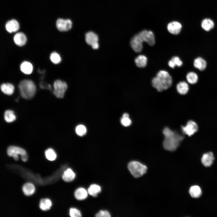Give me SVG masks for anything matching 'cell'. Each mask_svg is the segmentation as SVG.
<instances>
[{
  "label": "cell",
  "instance_id": "1",
  "mask_svg": "<svg viewBox=\"0 0 217 217\" xmlns=\"http://www.w3.org/2000/svg\"><path fill=\"white\" fill-rule=\"evenodd\" d=\"M162 133L164 136L163 143L164 148L169 151L175 150L178 147L184 137L173 131L168 127L165 128Z\"/></svg>",
  "mask_w": 217,
  "mask_h": 217
},
{
  "label": "cell",
  "instance_id": "2",
  "mask_svg": "<svg viewBox=\"0 0 217 217\" xmlns=\"http://www.w3.org/2000/svg\"><path fill=\"white\" fill-rule=\"evenodd\" d=\"M172 79L169 73L164 70L160 71L156 77L152 80L153 86L159 92L169 88L171 86Z\"/></svg>",
  "mask_w": 217,
  "mask_h": 217
},
{
  "label": "cell",
  "instance_id": "3",
  "mask_svg": "<svg viewBox=\"0 0 217 217\" xmlns=\"http://www.w3.org/2000/svg\"><path fill=\"white\" fill-rule=\"evenodd\" d=\"M18 87L21 96L27 99H31L35 95L36 86L34 83L31 80H24L19 83Z\"/></svg>",
  "mask_w": 217,
  "mask_h": 217
},
{
  "label": "cell",
  "instance_id": "4",
  "mask_svg": "<svg viewBox=\"0 0 217 217\" xmlns=\"http://www.w3.org/2000/svg\"><path fill=\"white\" fill-rule=\"evenodd\" d=\"M128 168L132 175L135 178H139L146 173V166L136 161H132L128 164Z\"/></svg>",
  "mask_w": 217,
  "mask_h": 217
},
{
  "label": "cell",
  "instance_id": "5",
  "mask_svg": "<svg viewBox=\"0 0 217 217\" xmlns=\"http://www.w3.org/2000/svg\"><path fill=\"white\" fill-rule=\"evenodd\" d=\"M7 153L9 156H12L16 161L18 159V155L21 156V159L24 162H26L27 159V156L26 151L23 149L14 146H9L7 149Z\"/></svg>",
  "mask_w": 217,
  "mask_h": 217
},
{
  "label": "cell",
  "instance_id": "6",
  "mask_svg": "<svg viewBox=\"0 0 217 217\" xmlns=\"http://www.w3.org/2000/svg\"><path fill=\"white\" fill-rule=\"evenodd\" d=\"M67 87V84L65 82L59 80H55L53 83L54 95L58 98H63Z\"/></svg>",
  "mask_w": 217,
  "mask_h": 217
},
{
  "label": "cell",
  "instance_id": "7",
  "mask_svg": "<svg viewBox=\"0 0 217 217\" xmlns=\"http://www.w3.org/2000/svg\"><path fill=\"white\" fill-rule=\"evenodd\" d=\"M85 41L86 43L91 46L94 49L99 48L98 37L97 35L92 31L87 32L85 34Z\"/></svg>",
  "mask_w": 217,
  "mask_h": 217
},
{
  "label": "cell",
  "instance_id": "8",
  "mask_svg": "<svg viewBox=\"0 0 217 217\" xmlns=\"http://www.w3.org/2000/svg\"><path fill=\"white\" fill-rule=\"evenodd\" d=\"M197 124L192 120L188 121L185 126L181 127L182 131L184 134L190 137L193 135L198 130Z\"/></svg>",
  "mask_w": 217,
  "mask_h": 217
},
{
  "label": "cell",
  "instance_id": "9",
  "mask_svg": "<svg viewBox=\"0 0 217 217\" xmlns=\"http://www.w3.org/2000/svg\"><path fill=\"white\" fill-rule=\"evenodd\" d=\"M72 23L69 19H58L56 22V27L60 31H67L72 28Z\"/></svg>",
  "mask_w": 217,
  "mask_h": 217
},
{
  "label": "cell",
  "instance_id": "10",
  "mask_svg": "<svg viewBox=\"0 0 217 217\" xmlns=\"http://www.w3.org/2000/svg\"><path fill=\"white\" fill-rule=\"evenodd\" d=\"M144 42L139 33L134 36L131 39L130 44L133 50L137 52H141L143 48Z\"/></svg>",
  "mask_w": 217,
  "mask_h": 217
},
{
  "label": "cell",
  "instance_id": "11",
  "mask_svg": "<svg viewBox=\"0 0 217 217\" xmlns=\"http://www.w3.org/2000/svg\"><path fill=\"white\" fill-rule=\"evenodd\" d=\"M144 42L151 46L155 43V38L153 33L151 31L144 30L139 33Z\"/></svg>",
  "mask_w": 217,
  "mask_h": 217
},
{
  "label": "cell",
  "instance_id": "12",
  "mask_svg": "<svg viewBox=\"0 0 217 217\" xmlns=\"http://www.w3.org/2000/svg\"><path fill=\"white\" fill-rule=\"evenodd\" d=\"M167 29L171 33L174 35H177L180 32L182 26L181 24L177 21H172L169 23L167 25Z\"/></svg>",
  "mask_w": 217,
  "mask_h": 217
},
{
  "label": "cell",
  "instance_id": "13",
  "mask_svg": "<svg viewBox=\"0 0 217 217\" xmlns=\"http://www.w3.org/2000/svg\"><path fill=\"white\" fill-rule=\"evenodd\" d=\"M214 159V158L213 153L212 152H209L203 154L201 161L204 166L208 167L212 165Z\"/></svg>",
  "mask_w": 217,
  "mask_h": 217
},
{
  "label": "cell",
  "instance_id": "14",
  "mask_svg": "<svg viewBox=\"0 0 217 217\" xmlns=\"http://www.w3.org/2000/svg\"><path fill=\"white\" fill-rule=\"evenodd\" d=\"M19 23L15 19H11L9 20L5 24L6 29L10 33L17 31L19 29Z\"/></svg>",
  "mask_w": 217,
  "mask_h": 217
},
{
  "label": "cell",
  "instance_id": "15",
  "mask_svg": "<svg viewBox=\"0 0 217 217\" xmlns=\"http://www.w3.org/2000/svg\"><path fill=\"white\" fill-rule=\"evenodd\" d=\"M14 41L15 43L19 46H23L26 43L27 38L26 35L22 32H18L14 36Z\"/></svg>",
  "mask_w": 217,
  "mask_h": 217
},
{
  "label": "cell",
  "instance_id": "16",
  "mask_svg": "<svg viewBox=\"0 0 217 217\" xmlns=\"http://www.w3.org/2000/svg\"><path fill=\"white\" fill-rule=\"evenodd\" d=\"M194 67L201 71H203L206 66V63L203 58L198 57L195 59L193 62Z\"/></svg>",
  "mask_w": 217,
  "mask_h": 217
},
{
  "label": "cell",
  "instance_id": "17",
  "mask_svg": "<svg viewBox=\"0 0 217 217\" xmlns=\"http://www.w3.org/2000/svg\"><path fill=\"white\" fill-rule=\"evenodd\" d=\"M75 174L70 168L67 169L63 173L62 176L63 180L67 182L72 181L75 178Z\"/></svg>",
  "mask_w": 217,
  "mask_h": 217
},
{
  "label": "cell",
  "instance_id": "18",
  "mask_svg": "<svg viewBox=\"0 0 217 217\" xmlns=\"http://www.w3.org/2000/svg\"><path fill=\"white\" fill-rule=\"evenodd\" d=\"M176 89L179 93L184 95L187 93L189 90V87L187 83L184 81H181L177 84Z\"/></svg>",
  "mask_w": 217,
  "mask_h": 217
},
{
  "label": "cell",
  "instance_id": "19",
  "mask_svg": "<svg viewBox=\"0 0 217 217\" xmlns=\"http://www.w3.org/2000/svg\"><path fill=\"white\" fill-rule=\"evenodd\" d=\"M1 90L4 94L10 95L13 94L14 90V87L9 83H3L1 85Z\"/></svg>",
  "mask_w": 217,
  "mask_h": 217
},
{
  "label": "cell",
  "instance_id": "20",
  "mask_svg": "<svg viewBox=\"0 0 217 217\" xmlns=\"http://www.w3.org/2000/svg\"><path fill=\"white\" fill-rule=\"evenodd\" d=\"M20 69L24 73L29 74L32 72L33 66L30 62L27 61H24L20 64Z\"/></svg>",
  "mask_w": 217,
  "mask_h": 217
},
{
  "label": "cell",
  "instance_id": "21",
  "mask_svg": "<svg viewBox=\"0 0 217 217\" xmlns=\"http://www.w3.org/2000/svg\"><path fill=\"white\" fill-rule=\"evenodd\" d=\"M75 198L79 200H83L87 196V192L84 188L80 187L76 190L74 192Z\"/></svg>",
  "mask_w": 217,
  "mask_h": 217
},
{
  "label": "cell",
  "instance_id": "22",
  "mask_svg": "<svg viewBox=\"0 0 217 217\" xmlns=\"http://www.w3.org/2000/svg\"><path fill=\"white\" fill-rule=\"evenodd\" d=\"M147 61V57L143 55H139L135 59L137 66L140 68H144L146 65Z\"/></svg>",
  "mask_w": 217,
  "mask_h": 217
},
{
  "label": "cell",
  "instance_id": "23",
  "mask_svg": "<svg viewBox=\"0 0 217 217\" xmlns=\"http://www.w3.org/2000/svg\"><path fill=\"white\" fill-rule=\"evenodd\" d=\"M22 190L24 194L25 195L29 196L32 195L34 193L35 188L33 184L27 183L23 185Z\"/></svg>",
  "mask_w": 217,
  "mask_h": 217
},
{
  "label": "cell",
  "instance_id": "24",
  "mask_svg": "<svg viewBox=\"0 0 217 217\" xmlns=\"http://www.w3.org/2000/svg\"><path fill=\"white\" fill-rule=\"evenodd\" d=\"M189 193L192 197L198 198L201 196L202 194V190L199 186L194 185L190 187L189 190Z\"/></svg>",
  "mask_w": 217,
  "mask_h": 217
},
{
  "label": "cell",
  "instance_id": "25",
  "mask_svg": "<svg viewBox=\"0 0 217 217\" xmlns=\"http://www.w3.org/2000/svg\"><path fill=\"white\" fill-rule=\"evenodd\" d=\"M213 21L210 19L206 18L204 19L201 23V27L205 30L208 31L214 27Z\"/></svg>",
  "mask_w": 217,
  "mask_h": 217
},
{
  "label": "cell",
  "instance_id": "26",
  "mask_svg": "<svg viewBox=\"0 0 217 217\" xmlns=\"http://www.w3.org/2000/svg\"><path fill=\"white\" fill-rule=\"evenodd\" d=\"M101 191V188L98 185L94 184L91 185L88 190V193L91 195L96 197L97 194Z\"/></svg>",
  "mask_w": 217,
  "mask_h": 217
},
{
  "label": "cell",
  "instance_id": "27",
  "mask_svg": "<svg viewBox=\"0 0 217 217\" xmlns=\"http://www.w3.org/2000/svg\"><path fill=\"white\" fill-rule=\"evenodd\" d=\"M52 203L48 199H42L40 201L39 206L40 209L43 211H46L50 208Z\"/></svg>",
  "mask_w": 217,
  "mask_h": 217
},
{
  "label": "cell",
  "instance_id": "28",
  "mask_svg": "<svg viewBox=\"0 0 217 217\" xmlns=\"http://www.w3.org/2000/svg\"><path fill=\"white\" fill-rule=\"evenodd\" d=\"M183 64L182 61L178 56L173 57L168 62V65L171 68H174L175 66H181Z\"/></svg>",
  "mask_w": 217,
  "mask_h": 217
},
{
  "label": "cell",
  "instance_id": "29",
  "mask_svg": "<svg viewBox=\"0 0 217 217\" xmlns=\"http://www.w3.org/2000/svg\"><path fill=\"white\" fill-rule=\"evenodd\" d=\"M4 119L7 122L10 123L15 120L16 117L13 111L8 110L5 112Z\"/></svg>",
  "mask_w": 217,
  "mask_h": 217
},
{
  "label": "cell",
  "instance_id": "30",
  "mask_svg": "<svg viewBox=\"0 0 217 217\" xmlns=\"http://www.w3.org/2000/svg\"><path fill=\"white\" fill-rule=\"evenodd\" d=\"M186 77L187 82L191 84L196 83L198 80V75L194 72H190L188 73Z\"/></svg>",
  "mask_w": 217,
  "mask_h": 217
},
{
  "label": "cell",
  "instance_id": "31",
  "mask_svg": "<svg viewBox=\"0 0 217 217\" xmlns=\"http://www.w3.org/2000/svg\"><path fill=\"white\" fill-rule=\"evenodd\" d=\"M121 123L122 125L125 127L130 126L131 124V121L129 118L128 113H124L121 119Z\"/></svg>",
  "mask_w": 217,
  "mask_h": 217
},
{
  "label": "cell",
  "instance_id": "32",
  "mask_svg": "<svg viewBox=\"0 0 217 217\" xmlns=\"http://www.w3.org/2000/svg\"><path fill=\"white\" fill-rule=\"evenodd\" d=\"M46 158L50 161H53L56 157V155L54 150L51 148L47 149L45 152Z\"/></svg>",
  "mask_w": 217,
  "mask_h": 217
},
{
  "label": "cell",
  "instance_id": "33",
  "mask_svg": "<svg viewBox=\"0 0 217 217\" xmlns=\"http://www.w3.org/2000/svg\"><path fill=\"white\" fill-rule=\"evenodd\" d=\"M51 61L55 64H58L60 62L61 59L59 54L56 52L51 53L50 55Z\"/></svg>",
  "mask_w": 217,
  "mask_h": 217
},
{
  "label": "cell",
  "instance_id": "34",
  "mask_svg": "<svg viewBox=\"0 0 217 217\" xmlns=\"http://www.w3.org/2000/svg\"><path fill=\"white\" fill-rule=\"evenodd\" d=\"M75 131L76 134L80 136H82L86 134V127L82 124H80L76 127Z\"/></svg>",
  "mask_w": 217,
  "mask_h": 217
},
{
  "label": "cell",
  "instance_id": "35",
  "mask_svg": "<svg viewBox=\"0 0 217 217\" xmlns=\"http://www.w3.org/2000/svg\"><path fill=\"white\" fill-rule=\"evenodd\" d=\"M69 215L71 217H80L81 216L80 211L75 208H71L70 209Z\"/></svg>",
  "mask_w": 217,
  "mask_h": 217
},
{
  "label": "cell",
  "instance_id": "36",
  "mask_svg": "<svg viewBox=\"0 0 217 217\" xmlns=\"http://www.w3.org/2000/svg\"><path fill=\"white\" fill-rule=\"evenodd\" d=\"M95 216L97 217H110L111 215L108 211L106 210H101L96 213Z\"/></svg>",
  "mask_w": 217,
  "mask_h": 217
}]
</instances>
